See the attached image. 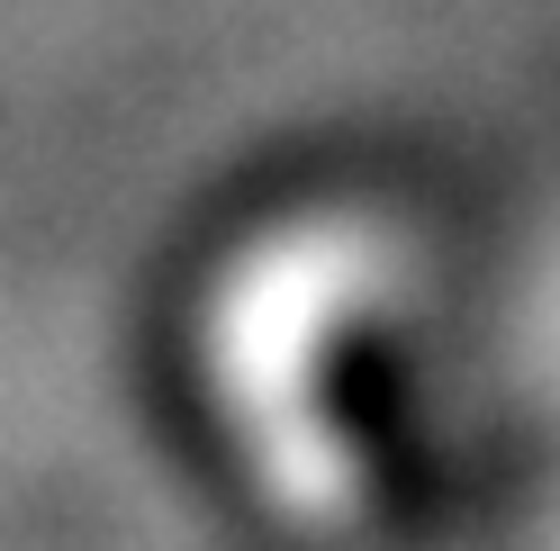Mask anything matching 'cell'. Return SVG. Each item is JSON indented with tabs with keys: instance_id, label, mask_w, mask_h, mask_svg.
Instances as JSON below:
<instances>
[{
	"instance_id": "obj_1",
	"label": "cell",
	"mask_w": 560,
	"mask_h": 551,
	"mask_svg": "<svg viewBox=\"0 0 560 551\" xmlns=\"http://www.w3.org/2000/svg\"><path fill=\"white\" fill-rule=\"evenodd\" d=\"M425 262L362 199L271 209L208 262L190 307V380L218 470L280 542H362L416 461Z\"/></svg>"
}]
</instances>
